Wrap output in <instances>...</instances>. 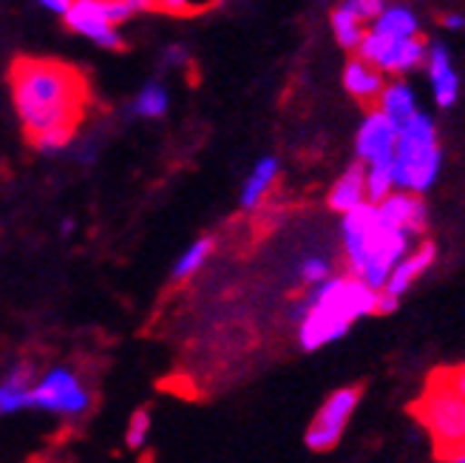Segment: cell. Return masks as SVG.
Returning a JSON list of instances; mask_svg holds the SVG:
<instances>
[{
	"instance_id": "obj_1",
	"label": "cell",
	"mask_w": 465,
	"mask_h": 463,
	"mask_svg": "<svg viewBox=\"0 0 465 463\" xmlns=\"http://www.w3.org/2000/svg\"><path fill=\"white\" fill-rule=\"evenodd\" d=\"M12 103L26 136L80 128L88 108V83L74 65L49 57H17L9 68Z\"/></svg>"
},
{
	"instance_id": "obj_2",
	"label": "cell",
	"mask_w": 465,
	"mask_h": 463,
	"mask_svg": "<svg viewBox=\"0 0 465 463\" xmlns=\"http://www.w3.org/2000/svg\"><path fill=\"white\" fill-rule=\"evenodd\" d=\"M378 290L369 287L352 273L330 276L321 285L310 287V293L292 307L295 336L304 353L323 350L327 344L341 341L352 324L375 316Z\"/></svg>"
},
{
	"instance_id": "obj_3",
	"label": "cell",
	"mask_w": 465,
	"mask_h": 463,
	"mask_svg": "<svg viewBox=\"0 0 465 463\" xmlns=\"http://www.w3.org/2000/svg\"><path fill=\"white\" fill-rule=\"evenodd\" d=\"M414 239L403 227L386 225L378 216L375 202H361L352 211L341 214V245L346 273L358 276L369 287L381 290L389 279L391 267L411 250Z\"/></svg>"
},
{
	"instance_id": "obj_4",
	"label": "cell",
	"mask_w": 465,
	"mask_h": 463,
	"mask_svg": "<svg viewBox=\"0 0 465 463\" xmlns=\"http://www.w3.org/2000/svg\"><path fill=\"white\" fill-rule=\"evenodd\" d=\"M446 151L440 143V131L431 114L423 108L414 111L406 123L398 126V143H394V188L426 196L443 176Z\"/></svg>"
},
{
	"instance_id": "obj_5",
	"label": "cell",
	"mask_w": 465,
	"mask_h": 463,
	"mask_svg": "<svg viewBox=\"0 0 465 463\" xmlns=\"http://www.w3.org/2000/svg\"><path fill=\"white\" fill-rule=\"evenodd\" d=\"M411 412L429 429L437 447V458L465 447V398H460L457 392L429 384L423 396L411 404Z\"/></svg>"
},
{
	"instance_id": "obj_6",
	"label": "cell",
	"mask_w": 465,
	"mask_h": 463,
	"mask_svg": "<svg viewBox=\"0 0 465 463\" xmlns=\"http://www.w3.org/2000/svg\"><path fill=\"white\" fill-rule=\"evenodd\" d=\"M128 17H134V12L125 0H72L63 12L68 29L108 52H120L125 45L120 23H125Z\"/></svg>"
},
{
	"instance_id": "obj_7",
	"label": "cell",
	"mask_w": 465,
	"mask_h": 463,
	"mask_svg": "<svg viewBox=\"0 0 465 463\" xmlns=\"http://www.w3.org/2000/svg\"><path fill=\"white\" fill-rule=\"evenodd\" d=\"M426 45H429V40L423 35H417V37H389V35H381V32L366 26L355 55L363 57L366 63H371L375 68H381L383 75L403 77V75L417 72V68H423Z\"/></svg>"
},
{
	"instance_id": "obj_8",
	"label": "cell",
	"mask_w": 465,
	"mask_h": 463,
	"mask_svg": "<svg viewBox=\"0 0 465 463\" xmlns=\"http://www.w3.org/2000/svg\"><path fill=\"white\" fill-rule=\"evenodd\" d=\"M32 407L60 418H83L91 409V389L74 369L54 367L32 384Z\"/></svg>"
},
{
	"instance_id": "obj_9",
	"label": "cell",
	"mask_w": 465,
	"mask_h": 463,
	"mask_svg": "<svg viewBox=\"0 0 465 463\" xmlns=\"http://www.w3.org/2000/svg\"><path fill=\"white\" fill-rule=\"evenodd\" d=\"M361 396H363V387H358V384L335 389L332 396L318 407L315 418L310 421V427L304 432L307 449L332 452L341 444L349 421H352V415H355V409L361 404Z\"/></svg>"
},
{
	"instance_id": "obj_10",
	"label": "cell",
	"mask_w": 465,
	"mask_h": 463,
	"mask_svg": "<svg viewBox=\"0 0 465 463\" xmlns=\"http://www.w3.org/2000/svg\"><path fill=\"white\" fill-rule=\"evenodd\" d=\"M394 143H398V123H391L381 108H369L355 134V156L363 166L394 159Z\"/></svg>"
},
{
	"instance_id": "obj_11",
	"label": "cell",
	"mask_w": 465,
	"mask_h": 463,
	"mask_svg": "<svg viewBox=\"0 0 465 463\" xmlns=\"http://www.w3.org/2000/svg\"><path fill=\"white\" fill-rule=\"evenodd\" d=\"M423 68H426V77H429L431 97H434L437 108H443V111L454 108L460 100V72H457L454 57L443 40H429Z\"/></svg>"
},
{
	"instance_id": "obj_12",
	"label": "cell",
	"mask_w": 465,
	"mask_h": 463,
	"mask_svg": "<svg viewBox=\"0 0 465 463\" xmlns=\"http://www.w3.org/2000/svg\"><path fill=\"white\" fill-rule=\"evenodd\" d=\"M375 207H378V216L386 225L403 227L414 239H423V234L429 230V207L420 194H409V191L394 188L381 202H375Z\"/></svg>"
},
{
	"instance_id": "obj_13",
	"label": "cell",
	"mask_w": 465,
	"mask_h": 463,
	"mask_svg": "<svg viewBox=\"0 0 465 463\" xmlns=\"http://www.w3.org/2000/svg\"><path fill=\"white\" fill-rule=\"evenodd\" d=\"M437 257H440V250H437V245L434 242H414L411 245V250L406 253V257L391 267V273H389V279H386V290L389 293H394V296H406L417 282L423 279V276L437 265Z\"/></svg>"
},
{
	"instance_id": "obj_14",
	"label": "cell",
	"mask_w": 465,
	"mask_h": 463,
	"mask_svg": "<svg viewBox=\"0 0 465 463\" xmlns=\"http://www.w3.org/2000/svg\"><path fill=\"white\" fill-rule=\"evenodd\" d=\"M383 86H386V75L381 72V68H375L358 55L352 60H346V65H343V88H346L349 97H355L363 106H371V103H378Z\"/></svg>"
},
{
	"instance_id": "obj_15",
	"label": "cell",
	"mask_w": 465,
	"mask_h": 463,
	"mask_svg": "<svg viewBox=\"0 0 465 463\" xmlns=\"http://www.w3.org/2000/svg\"><path fill=\"white\" fill-rule=\"evenodd\" d=\"M278 176H282V159L278 156H262L259 162L252 166V171L247 174L244 185H242V194H239V205L242 211H259L264 205V199L272 194Z\"/></svg>"
},
{
	"instance_id": "obj_16",
	"label": "cell",
	"mask_w": 465,
	"mask_h": 463,
	"mask_svg": "<svg viewBox=\"0 0 465 463\" xmlns=\"http://www.w3.org/2000/svg\"><path fill=\"white\" fill-rule=\"evenodd\" d=\"M35 367L17 364L15 369L0 378V415H15L20 409L32 407V384H35Z\"/></svg>"
},
{
	"instance_id": "obj_17",
	"label": "cell",
	"mask_w": 465,
	"mask_h": 463,
	"mask_svg": "<svg viewBox=\"0 0 465 463\" xmlns=\"http://www.w3.org/2000/svg\"><path fill=\"white\" fill-rule=\"evenodd\" d=\"M369 29H375L389 37H417L420 35V17L406 4V0H386L381 15L369 23Z\"/></svg>"
},
{
	"instance_id": "obj_18",
	"label": "cell",
	"mask_w": 465,
	"mask_h": 463,
	"mask_svg": "<svg viewBox=\"0 0 465 463\" xmlns=\"http://www.w3.org/2000/svg\"><path fill=\"white\" fill-rule=\"evenodd\" d=\"M361 202H366V171H363V162H352L330 188L327 205L335 214H346Z\"/></svg>"
},
{
	"instance_id": "obj_19",
	"label": "cell",
	"mask_w": 465,
	"mask_h": 463,
	"mask_svg": "<svg viewBox=\"0 0 465 463\" xmlns=\"http://www.w3.org/2000/svg\"><path fill=\"white\" fill-rule=\"evenodd\" d=\"M375 108H381L391 123L401 126L414 111H420V103H417V91L411 83H406L403 77H394V80H386Z\"/></svg>"
},
{
	"instance_id": "obj_20",
	"label": "cell",
	"mask_w": 465,
	"mask_h": 463,
	"mask_svg": "<svg viewBox=\"0 0 465 463\" xmlns=\"http://www.w3.org/2000/svg\"><path fill=\"white\" fill-rule=\"evenodd\" d=\"M168 108H171V95L162 80H148L143 88H139V95L134 97V106H131V111L143 120L165 117Z\"/></svg>"
},
{
	"instance_id": "obj_21",
	"label": "cell",
	"mask_w": 465,
	"mask_h": 463,
	"mask_svg": "<svg viewBox=\"0 0 465 463\" xmlns=\"http://www.w3.org/2000/svg\"><path fill=\"white\" fill-rule=\"evenodd\" d=\"M330 26H332L335 43L341 45V49H346V52H355L361 37H363V32H366V23H361L352 12H349L346 6H341V4L330 15Z\"/></svg>"
},
{
	"instance_id": "obj_22",
	"label": "cell",
	"mask_w": 465,
	"mask_h": 463,
	"mask_svg": "<svg viewBox=\"0 0 465 463\" xmlns=\"http://www.w3.org/2000/svg\"><path fill=\"white\" fill-rule=\"evenodd\" d=\"M213 247H216V242L211 239V237H202V239H196L188 250L182 253V257L176 259V265H173V273H171V279L179 285V282H188L191 276H196L202 267H204V262L211 259V253H213Z\"/></svg>"
},
{
	"instance_id": "obj_23",
	"label": "cell",
	"mask_w": 465,
	"mask_h": 463,
	"mask_svg": "<svg viewBox=\"0 0 465 463\" xmlns=\"http://www.w3.org/2000/svg\"><path fill=\"white\" fill-rule=\"evenodd\" d=\"M366 171V199L381 202L386 194L394 191V174L391 162H375V166H363Z\"/></svg>"
},
{
	"instance_id": "obj_24",
	"label": "cell",
	"mask_w": 465,
	"mask_h": 463,
	"mask_svg": "<svg viewBox=\"0 0 465 463\" xmlns=\"http://www.w3.org/2000/svg\"><path fill=\"white\" fill-rule=\"evenodd\" d=\"M332 273H335V267H332V262L327 257H304L298 265V279H301V285H307V287L321 285L323 279H330Z\"/></svg>"
},
{
	"instance_id": "obj_25",
	"label": "cell",
	"mask_w": 465,
	"mask_h": 463,
	"mask_svg": "<svg viewBox=\"0 0 465 463\" xmlns=\"http://www.w3.org/2000/svg\"><path fill=\"white\" fill-rule=\"evenodd\" d=\"M148 435H151V415H148V409H136L128 421V429H125V447L134 452L145 449Z\"/></svg>"
},
{
	"instance_id": "obj_26",
	"label": "cell",
	"mask_w": 465,
	"mask_h": 463,
	"mask_svg": "<svg viewBox=\"0 0 465 463\" xmlns=\"http://www.w3.org/2000/svg\"><path fill=\"white\" fill-rule=\"evenodd\" d=\"M72 140H74V131H45V134L32 136L29 143L40 154H60V151H65L68 146H72Z\"/></svg>"
},
{
	"instance_id": "obj_27",
	"label": "cell",
	"mask_w": 465,
	"mask_h": 463,
	"mask_svg": "<svg viewBox=\"0 0 465 463\" xmlns=\"http://www.w3.org/2000/svg\"><path fill=\"white\" fill-rule=\"evenodd\" d=\"M431 387H443V389H451L457 392L460 398H465V364L460 367H449V369H440V373L431 376L429 381Z\"/></svg>"
},
{
	"instance_id": "obj_28",
	"label": "cell",
	"mask_w": 465,
	"mask_h": 463,
	"mask_svg": "<svg viewBox=\"0 0 465 463\" xmlns=\"http://www.w3.org/2000/svg\"><path fill=\"white\" fill-rule=\"evenodd\" d=\"M383 4H386V0H341V6H346L361 23H366V26L381 15Z\"/></svg>"
},
{
	"instance_id": "obj_29",
	"label": "cell",
	"mask_w": 465,
	"mask_h": 463,
	"mask_svg": "<svg viewBox=\"0 0 465 463\" xmlns=\"http://www.w3.org/2000/svg\"><path fill=\"white\" fill-rule=\"evenodd\" d=\"M207 6H213V0H156V9L168 15H193Z\"/></svg>"
},
{
	"instance_id": "obj_30",
	"label": "cell",
	"mask_w": 465,
	"mask_h": 463,
	"mask_svg": "<svg viewBox=\"0 0 465 463\" xmlns=\"http://www.w3.org/2000/svg\"><path fill=\"white\" fill-rule=\"evenodd\" d=\"M398 310H401V296H394L386 287H381L378 290V310H375V316H391V313H398Z\"/></svg>"
},
{
	"instance_id": "obj_31",
	"label": "cell",
	"mask_w": 465,
	"mask_h": 463,
	"mask_svg": "<svg viewBox=\"0 0 465 463\" xmlns=\"http://www.w3.org/2000/svg\"><path fill=\"white\" fill-rule=\"evenodd\" d=\"M440 23L446 32H465V12H446Z\"/></svg>"
},
{
	"instance_id": "obj_32",
	"label": "cell",
	"mask_w": 465,
	"mask_h": 463,
	"mask_svg": "<svg viewBox=\"0 0 465 463\" xmlns=\"http://www.w3.org/2000/svg\"><path fill=\"white\" fill-rule=\"evenodd\" d=\"M188 63V52H184V45H171L165 52V65H184Z\"/></svg>"
},
{
	"instance_id": "obj_33",
	"label": "cell",
	"mask_w": 465,
	"mask_h": 463,
	"mask_svg": "<svg viewBox=\"0 0 465 463\" xmlns=\"http://www.w3.org/2000/svg\"><path fill=\"white\" fill-rule=\"evenodd\" d=\"M125 4L131 6L134 15H143V12H153L156 9V0H125Z\"/></svg>"
},
{
	"instance_id": "obj_34",
	"label": "cell",
	"mask_w": 465,
	"mask_h": 463,
	"mask_svg": "<svg viewBox=\"0 0 465 463\" xmlns=\"http://www.w3.org/2000/svg\"><path fill=\"white\" fill-rule=\"evenodd\" d=\"M37 4H40L43 9L54 12V15H63V12L68 9V4H72V0H37Z\"/></svg>"
},
{
	"instance_id": "obj_35",
	"label": "cell",
	"mask_w": 465,
	"mask_h": 463,
	"mask_svg": "<svg viewBox=\"0 0 465 463\" xmlns=\"http://www.w3.org/2000/svg\"><path fill=\"white\" fill-rule=\"evenodd\" d=\"M440 460H449V463H465V447H457V449L446 452Z\"/></svg>"
},
{
	"instance_id": "obj_36",
	"label": "cell",
	"mask_w": 465,
	"mask_h": 463,
	"mask_svg": "<svg viewBox=\"0 0 465 463\" xmlns=\"http://www.w3.org/2000/svg\"><path fill=\"white\" fill-rule=\"evenodd\" d=\"M72 230H74V219H63V222H60V234H63V237H68Z\"/></svg>"
}]
</instances>
